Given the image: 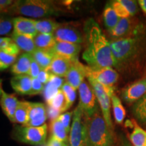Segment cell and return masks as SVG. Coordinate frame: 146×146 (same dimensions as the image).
Returning a JSON list of instances; mask_svg holds the SVG:
<instances>
[{
	"label": "cell",
	"instance_id": "obj_1",
	"mask_svg": "<svg viewBox=\"0 0 146 146\" xmlns=\"http://www.w3.org/2000/svg\"><path fill=\"white\" fill-rule=\"evenodd\" d=\"M84 35L86 47L83 59L93 70L116 66L110 41L106 37L99 25L93 18H89L84 25Z\"/></svg>",
	"mask_w": 146,
	"mask_h": 146
},
{
	"label": "cell",
	"instance_id": "obj_2",
	"mask_svg": "<svg viewBox=\"0 0 146 146\" xmlns=\"http://www.w3.org/2000/svg\"><path fill=\"white\" fill-rule=\"evenodd\" d=\"M3 12L11 15H23L32 18L60 16L65 12L55 4L54 1L46 0L14 1Z\"/></svg>",
	"mask_w": 146,
	"mask_h": 146
},
{
	"label": "cell",
	"instance_id": "obj_3",
	"mask_svg": "<svg viewBox=\"0 0 146 146\" xmlns=\"http://www.w3.org/2000/svg\"><path fill=\"white\" fill-rule=\"evenodd\" d=\"M86 125L87 146H115L113 129L108 126L100 110L86 117Z\"/></svg>",
	"mask_w": 146,
	"mask_h": 146
},
{
	"label": "cell",
	"instance_id": "obj_4",
	"mask_svg": "<svg viewBox=\"0 0 146 146\" xmlns=\"http://www.w3.org/2000/svg\"><path fill=\"white\" fill-rule=\"evenodd\" d=\"M47 125L41 127H27L21 125L14 127V138L23 143L35 146L46 145Z\"/></svg>",
	"mask_w": 146,
	"mask_h": 146
},
{
	"label": "cell",
	"instance_id": "obj_5",
	"mask_svg": "<svg viewBox=\"0 0 146 146\" xmlns=\"http://www.w3.org/2000/svg\"><path fill=\"white\" fill-rule=\"evenodd\" d=\"M110 48L116 62V67L123 65L129 60L136 52L138 39L135 36L114 39L110 41Z\"/></svg>",
	"mask_w": 146,
	"mask_h": 146
},
{
	"label": "cell",
	"instance_id": "obj_6",
	"mask_svg": "<svg viewBox=\"0 0 146 146\" xmlns=\"http://www.w3.org/2000/svg\"><path fill=\"white\" fill-rule=\"evenodd\" d=\"M89 83L92 87L100 105V110L108 126L113 129V124L111 118V98L114 94V87H108L102 85L91 78L88 77Z\"/></svg>",
	"mask_w": 146,
	"mask_h": 146
},
{
	"label": "cell",
	"instance_id": "obj_7",
	"mask_svg": "<svg viewBox=\"0 0 146 146\" xmlns=\"http://www.w3.org/2000/svg\"><path fill=\"white\" fill-rule=\"evenodd\" d=\"M69 146H87L86 117L78 105L73 111L68 139Z\"/></svg>",
	"mask_w": 146,
	"mask_h": 146
},
{
	"label": "cell",
	"instance_id": "obj_8",
	"mask_svg": "<svg viewBox=\"0 0 146 146\" xmlns=\"http://www.w3.org/2000/svg\"><path fill=\"white\" fill-rule=\"evenodd\" d=\"M79 92V104L83 112L86 117L94 115L100 110L98 102L94 90L91 85L84 81L78 88Z\"/></svg>",
	"mask_w": 146,
	"mask_h": 146
},
{
	"label": "cell",
	"instance_id": "obj_9",
	"mask_svg": "<svg viewBox=\"0 0 146 146\" xmlns=\"http://www.w3.org/2000/svg\"><path fill=\"white\" fill-rule=\"evenodd\" d=\"M53 35L58 42L81 45L85 41L83 32L75 25L70 23H60Z\"/></svg>",
	"mask_w": 146,
	"mask_h": 146
},
{
	"label": "cell",
	"instance_id": "obj_10",
	"mask_svg": "<svg viewBox=\"0 0 146 146\" xmlns=\"http://www.w3.org/2000/svg\"><path fill=\"white\" fill-rule=\"evenodd\" d=\"M88 77L104 86L114 87L118 79V74L112 67L93 70L87 66V78Z\"/></svg>",
	"mask_w": 146,
	"mask_h": 146
},
{
	"label": "cell",
	"instance_id": "obj_11",
	"mask_svg": "<svg viewBox=\"0 0 146 146\" xmlns=\"http://www.w3.org/2000/svg\"><path fill=\"white\" fill-rule=\"evenodd\" d=\"M47 118V107L42 103L30 102L28 119L24 126L41 127L45 125Z\"/></svg>",
	"mask_w": 146,
	"mask_h": 146
},
{
	"label": "cell",
	"instance_id": "obj_12",
	"mask_svg": "<svg viewBox=\"0 0 146 146\" xmlns=\"http://www.w3.org/2000/svg\"><path fill=\"white\" fill-rule=\"evenodd\" d=\"M146 94V77L128 85L122 91L121 97L127 104L137 102Z\"/></svg>",
	"mask_w": 146,
	"mask_h": 146
},
{
	"label": "cell",
	"instance_id": "obj_13",
	"mask_svg": "<svg viewBox=\"0 0 146 146\" xmlns=\"http://www.w3.org/2000/svg\"><path fill=\"white\" fill-rule=\"evenodd\" d=\"M87 66H85L78 61H74L73 64L65 76V81L75 90L79 88L84 78L87 77Z\"/></svg>",
	"mask_w": 146,
	"mask_h": 146
},
{
	"label": "cell",
	"instance_id": "obj_14",
	"mask_svg": "<svg viewBox=\"0 0 146 146\" xmlns=\"http://www.w3.org/2000/svg\"><path fill=\"white\" fill-rule=\"evenodd\" d=\"M81 49V45L57 41L51 52L56 56L75 61L78 60V56Z\"/></svg>",
	"mask_w": 146,
	"mask_h": 146
},
{
	"label": "cell",
	"instance_id": "obj_15",
	"mask_svg": "<svg viewBox=\"0 0 146 146\" xmlns=\"http://www.w3.org/2000/svg\"><path fill=\"white\" fill-rule=\"evenodd\" d=\"M36 20L25 17H16L13 18L14 32L33 38L38 34L36 30Z\"/></svg>",
	"mask_w": 146,
	"mask_h": 146
},
{
	"label": "cell",
	"instance_id": "obj_16",
	"mask_svg": "<svg viewBox=\"0 0 146 146\" xmlns=\"http://www.w3.org/2000/svg\"><path fill=\"white\" fill-rule=\"evenodd\" d=\"M18 102L19 101L14 95L7 94L3 90L0 98V106L3 113L12 123H15L14 116Z\"/></svg>",
	"mask_w": 146,
	"mask_h": 146
},
{
	"label": "cell",
	"instance_id": "obj_17",
	"mask_svg": "<svg viewBox=\"0 0 146 146\" xmlns=\"http://www.w3.org/2000/svg\"><path fill=\"white\" fill-rule=\"evenodd\" d=\"M133 31V23L130 18H120L114 29L109 31L110 35L114 39L131 36Z\"/></svg>",
	"mask_w": 146,
	"mask_h": 146
},
{
	"label": "cell",
	"instance_id": "obj_18",
	"mask_svg": "<svg viewBox=\"0 0 146 146\" xmlns=\"http://www.w3.org/2000/svg\"><path fill=\"white\" fill-rule=\"evenodd\" d=\"M73 62L74 61L72 60L55 56L47 70L54 75L64 78L72 67Z\"/></svg>",
	"mask_w": 146,
	"mask_h": 146
},
{
	"label": "cell",
	"instance_id": "obj_19",
	"mask_svg": "<svg viewBox=\"0 0 146 146\" xmlns=\"http://www.w3.org/2000/svg\"><path fill=\"white\" fill-rule=\"evenodd\" d=\"M10 84L17 94L30 95L32 88V78L28 74L16 75L11 78Z\"/></svg>",
	"mask_w": 146,
	"mask_h": 146
},
{
	"label": "cell",
	"instance_id": "obj_20",
	"mask_svg": "<svg viewBox=\"0 0 146 146\" xmlns=\"http://www.w3.org/2000/svg\"><path fill=\"white\" fill-rule=\"evenodd\" d=\"M33 60L31 54L24 53L18 57L15 63L11 67L10 71L14 75L28 74Z\"/></svg>",
	"mask_w": 146,
	"mask_h": 146
},
{
	"label": "cell",
	"instance_id": "obj_21",
	"mask_svg": "<svg viewBox=\"0 0 146 146\" xmlns=\"http://www.w3.org/2000/svg\"><path fill=\"white\" fill-rule=\"evenodd\" d=\"M10 38L18 47V48L25 52V53L31 54L33 52H34L36 50L33 38L18 34L14 31L11 34Z\"/></svg>",
	"mask_w": 146,
	"mask_h": 146
},
{
	"label": "cell",
	"instance_id": "obj_22",
	"mask_svg": "<svg viewBox=\"0 0 146 146\" xmlns=\"http://www.w3.org/2000/svg\"><path fill=\"white\" fill-rule=\"evenodd\" d=\"M32 58L36 62L41 70H47L55 58V55L49 50L36 49L31 54Z\"/></svg>",
	"mask_w": 146,
	"mask_h": 146
},
{
	"label": "cell",
	"instance_id": "obj_23",
	"mask_svg": "<svg viewBox=\"0 0 146 146\" xmlns=\"http://www.w3.org/2000/svg\"><path fill=\"white\" fill-rule=\"evenodd\" d=\"M33 39L36 49L49 51L52 50L57 42L53 34L38 33Z\"/></svg>",
	"mask_w": 146,
	"mask_h": 146
},
{
	"label": "cell",
	"instance_id": "obj_24",
	"mask_svg": "<svg viewBox=\"0 0 146 146\" xmlns=\"http://www.w3.org/2000/svg\"><path fill=\"white\" fill-rule=\"evenodd\" d=\"M50 133L52 137L68 144L69 133L67 132L64 127L58 118L51 121Z\"/></svg>",
	"mask_w": 146,
	"mask_h": 146
},
{
	"label": "cell",
	"instance_id": "obj_25",
	"mask_svg": "<svg viewBox=\"0 0 146 146\" xmlns=\"http://www.w3.org/2000/svg\"><path fill=\"white\" fill-rule=\"evenodd\" d=\"M104 23L108 31H110L117 25L120 18L117 16L113 9L111 3H107L103 13Z\"/></svg>",
	"mask_w": 146,
	"mask_h": 146
},
{
	"label": "cell",
	"instance_id": "obj_26",
	"mask_svg": "<svg viewBox=\"0 0 146 146\" xmlns=\"http://www.w3.org/2000/svg\"><path fill=\"white\" fill-rule=\"evenodd\" d=\"M60 25V23H57L55 20L45 18L36 21L35 27L38 33L54 34Z\"/></svg>",
	"mask_w": 146,
	"mask_h": 146
},
{
	"label": "cell",
	"instance_id": "obj_27",
	"mask_svg": "<svg viewBox=\"0 0 146 146\" xmlns=\"http://www.w3.org/2000/svg\"><path fill=\"white\" fill-rule=\"evenodd\" d=\"M129 140L133 146H146V131L133 123V130L129 135Z\"/></svg>",
	"mask_w": 146,
	"mask_h": 146
},
{
	"label": "cell",
	"instance_id": "obj_28",
	"mask_svg": "<svg viewBox=\"0 0 146 146\" xmlns=\"http://www.w3.org/2000/svg\"><path fill=\"white\" fill-rule=\"evenodd\" d=\"M111 103L112 106L115 122L118 125H121L124 122L126 116V111L125 108L123 107L121 100L118 98V97L114 94L111 98Z\"/></svg>",
	"mask_w": 146,
	"mask_h": 146
},
{
	"label": "cell",
	"instance_id": "obj_29",
	"mask_svg": "<svg viewBox=\"0 0 146 146\" xmlns=\"http://www.w3.org/2000/svg\"><path fill=\"white\" fill-rule=\"evenodd\" d=\"M30 102L26 101H19L16 108L15 116V123L25 125L28 119V114L29 110Z\"/></svg>",
	"mask_w": 146,
	"mask_h": 146
},
{
	"label": "cell",
	"instance_id": "obj_30",
	"mask_svg": "<svg viewBox=\"0 0 146 146\" xmlns=\"http://www.w3.org/2000/svg\"><path fill=\"white\" fill-rule=\"evenodd\" d=\"M133 112L140 123L146 125V94L135 102Z\"/></svg>",
	"mask_w": 146,
	"mask_h": 146
},
{
	"label": "cell",
	"instance_id": "obj_31",
	"mask_svg": "<svg viewBox=\"0 0 146 146\" xmlns=\"http://www.w3.org/2000/svg\"><path fill=\"white\" fill-rule=\"evenodd\" d=\"M61 90L62 91L65 98V106H64V112L67 111L69 108H70L73 103L75 101L76 98V90L73 89L72 87L65 82L63 86L62 87Z\"/></svg>",
	"mask_w": 146,
	"mask_h": 146
},
{
	"label": "cell",
	"instance_id": "obj_32",
	"mask_svg": "<svg viewBox=\"0 0 146 146\" xmlns=\"http://www.w3.org/2000/svg\"><path fill=\"white\" fill-rule=\"evenodd\" d=\"M47 106L52 107L53 108L57 110L60 112H64L65 106V98L62 91L60 89L56 96L51 99L48 102H47Z\"/></svg>",
	"mask_w": 146,
	"mask_h": 146
},
{
	"label": "cell",
	"instance_id": "obj_33",
	"mask_svg": "<svg viewBox=\"0 0 146 146\" xmlns=\"http://www.w3.org/2000/svg\"><path fill=\"white\" fill-rule=\"evenodd\" d=\"M60 87L56 84L53 80L51 79L50 81L48 83L45 85L44 89H43V94L44 96V98L46 102H48L50 100L52 99L53 97L56 96L60 90Z\"/></svg>",
	"mask_w": 146,
	"mask_h": 146
},
{
	"label": "cell",
	"instance_id": "obj_34",
	"mask_svg": "<svg viewBox=\"0 0 146 146\" xmlns=\"http://www.w3.org/2000/svg\"><path fill=\"white\" fill-rule=\"evenodd\" d=\"M13 28V18L0 16V35H8Z\"/></svg>",
	"mask_w": 146,
	"mask_h": 146
},
{
	"label": "cell",
	"instance_id": "obj_35",
	"mask_svg": "<svg viewBox=\"0 0 146 146\" xmlns=\"http://www.w3.org/2000/svg\"><path fill=\"white\" fill-rule=\"evenodd\" d=\"M114 10L117 14V16L120 18H130L131 16L126 8L123 6V5L120 3V0H116V1H112L110 2Z\"/></svg>",
	"mask_w": 146,
	"mask_h": 146
},
{
	"label": "cell",
	"instance_id": "obj_36",
	"mask_svg": "<svg viewBox=\"0 0 146 146\" xmlns=\"http://www.w3.org/2000/svg\"><path fill=\"white\" fill-rule=\"evenodd\" d=\"M120 3L128 11L131 16L135 15L138 10L137 3L136 1L133 0H120Z\"/></svg>",
	"mask_w": 146,
	"mask_h": 146
},
{
	"label": "cell",
	"instance_id": "obj_37",
	"mask_svg": "<svg viewBox=\"0 0 146 146\" xmlns=\"http://www.w3.org/2000/svg\"><path fill=\"white\" fill-rule=\"evenodd\" d=\"M17 58V56L8 54L7 53L2 52V51L0 52V61L7 68H8L11 65H13L15 63Z\"/></svg>",
	"mask_w": 146,
	"mask_h": 146
},
{
	"label": "cell",
	"instance_id": "obj_38",
	"mask_svg": "<svg viewBox=\"0 0 146 146\" xmlns=\"http://www.w3.org/2000/svg\"><path fill=\"white\" fill-rule=\"evenodd\" d=\"M73 116V111L72 112H67L64 113L62 114H60L59 117L58 118V119L61 122V123L62 124L64 127L66 129V130L67 131V132L68 133H70V121H71V118Z\"/></svg>",
	"mask_w": 146,
	"mask_h": 146
},
{
	"label": "cell",
	"instance_id": "obj_39",
	"mask_svg": "<svg viewBox=\"0 0 146 146\" xmlns=\"http://www.w3.org/2000/svg\"><path fill=\"white\" fill-rule=\"evenodd\" d=\"M45 85L39 81L38 78H32V88L30 96L37 95L43 93Z\"/></svg>",
	"mask_w": 146,
	"mask_h": 146
},
{
	"label": "cell",
	"instance_id": "obj_40",
	"mask_svg": "<svg viewBox=\"0 0 146 146\" xmlns=\"http://www.w3.org/2000/svg\"><path fill=\"white\" fill-rule=\"evenodd\" d=\"M41 70V68L39 65L33 59L28 75L30 76L32 78H36Z\"/></svg>",
	"mask_w": 146,
	"mask_h": 146
},
{
	"label": "cell",
	"instance_id": "obj_41",
	"mask_svg": "<svg viewBox=\"0 0 146 146\" xmlns=\"http://www.w3.org/2000/svg\"><path fill=\"white\" fill-rule=\"evenodd\" d=\"M2 52L7 53V54L12 55V56H17L20 54V52H21V50L18 48V47L16 45L15 43H14L13 41H12L11 43L9 44L8 46L5 47V49H3Z\"/></svg>",
	"mask_w": 146,
	"mask_h": 146
},
{
	"label": "cell",
	"instance_id": "obj_42",
	"mask_svg": "<svg viewBox=\"0 0 146 146\" xmlns=\"http://www.w3.org/2000/svg\"><path fill=\"white\" fill-rule=\"evenodd\" d=\"M52 76V74H51L47 70H41L36 78H38L41 83L45 85L50 81Z\"/></svg>",
	"mask_w": 146,
	"mask_h": 146
},
{
	"label": "cell",
	"instance_id": "obj_43",
	"mask_svg": "<svg viewBox=\"0 0 146 146\" xmlns=\"http://www.w3.org/2000/svg\"><path fill=\"white\" fill-rule=\"evenodd\" d=\"M47 118H49L52 120H54L55 119H57L59 117L61 112L60 111L57 110L53 108L52 107L47 106Z\"/></svg>",
	"mask_w": 146,
	"mask_h": 146
},
{
	"label": "cell",
	"instance_id": "obj_44",
	"mask_svg": "<svg viewBox=\"0 0 146 146\" xmlns=\"http://www.w3.org/2000/svg\"><path fill=\"white\" fill-rule=\"evenodd\" d=\"M47 146H69L68 143H65L60 140L54 138V137L50 136V139H49L47 143Z\"/></svg>",
	"mask_w": 146,
	"mask_h": 146
},
{
	"label": "cell",
	"instance_id": "obj_45",
	"mask_svg": "<svg viewBox=\"0 0 146 146\" xmlns=\"http://www.w3.org/2000/svg\"><path fill=\"white\" fill-rule=\"evenodd\" d=\"M12 41L10 37H0V52L5 49Z\"/></svg>",
	"mask_w": 146,
	"mask_h": 146
},
{
	"label": "cell",
	"instance_id": "obj_46",
	"mask_svg": "<svg viewBox=\"0 0 146 146\" xmlns=\"http://www.w3.org/2000/svg\"><path fill=\"white\" fill-rule=\"evenodd\" d=\"M138 3L141 7V10L146 14V0H139L138 1Z\"/></svg>",
	"mask_w": 146,
	"mask_h": 146
},
{
	"label": "cell",
	"instance_id": "obj_47",
	"mask_svg": "<svg viewBox=\"0 0 146 146\" xmlns=\"http://www.w3.org/2000/svg\"><path fill=\"white\" fill-rule=\"evenodd\" d=\"M121 146H133V145L127 139H126V138L123 137L122 138V140H121Z\"/></svg>",
	"mask_w": 146,
	"mask_h": 146
},
{
	"label": "cell",
	"instance_id": "obj_48",
	"mask_svg": "<svg viewBox=\"0 0 146 146\" xmlns=\"http://www.w3.org/2000/svg\"><path fill=\"white\" fill-rule=\"evenodd\" d=\"M8 68H7L5 66H4L3 64L1 62V61H0V71H2V70H5V69H7Z\"/></svg>",
	"mask_w": 146,
	"mask_h": 146
},
{
	"label": "cell",
	"instance_id": "obj_49",
	"mask_svg": "<svg viewBox=\"0 0 146 146\" xmlns=\"http://www.w3.org/2000/svg\"><path fill=\"white\" fill-rule=\"evenodd\" d=\"M2 91H3V89H2V80L0 79V98H1V94H2Z\"/></svg>",
	"mask_w": 146,
	"mask_h": 146
},
{
	"label": "cell",
	"instance_id": "obj_50",
	"mask_svg": "<svg viewBox=\"0 0 146 146\" xmlns=\"http://www.w3.org/2000/svg\"><path fill=\"white\" fill-rule=\"evenodd\" d=\"M43 146H47V143H46V145H43Z\"/></svg>",
	"mask_w": 146,
	"mask_h": 146
}]
</instances>
